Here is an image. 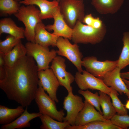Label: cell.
<instances>
[{
	"instance_id": "obj_23",
	"label": "cell",
	"mask_w": 129,
	"mask_h": 129,
	"mask_svg": "<svg viewBox=\"0 0 129 129\" xmlns=\"http://www.w3.org/2000/svg\"><path fill=\"white\" fill-rule=\"evenodd\" d=\"M98 93L103 116L106 119L110 120L116 113L111 102V98L104 92L99 91Z\"/></svg>"
},
{
	"instance_id": "obj_14",
	"label": "cell",
	"mask_w": 129,
	"mask_h": 129,
	"mask_svg": "<svg viewBox=\"0 0 129 129\" xmlns=\"http://www.w3.org/2000/svg\"><path fill=\"white\" fill-rule=\"evenodd\" d=\"M59 1L54 0H24L20 3L27 5H36L40 9V17L41 20L53 18L54 15L59 8Z\"/></svg>"
},
{
	"instance_id": "obj_9",
	"label": "cell",
	"mask_w": 129,
	"mask_h": 129,
	"mask_svg": "<svg viewBox=\"0 0 129 129\" xmlns=\"http://www.w3.org/2000/svg\"><path fill=\"white\" fill-rule=\"evenodd\" d=\"M75 81L80 89L86 90L88 89L97 90L105 92L109 95L111 91L104 83L102 79L94 76L86 71L83 70L82 73L78 71L75 73Z\"/></svg>"
},
{
	"instance_id": "obj_33",
	"label": "cell",
	"mask_w": 129,
	"mask_h": 129,
	"mask_svg": "<svg viewBox=\"0 0 129 129\" xmlns=\"http://www.w3.org/2000/svg\"><path fill=\"white\" fill-rule=\"evenodd\" d=\"M103 24L100 18L97 17L94 18L91 26L94 28L98 29L102 27Z\"/></svg>"
},
{
	"instance_id": "obj_24",
	"label": "cell",
	"mask_w": 129,
	"mask_h": 129,
	"mask_svg": "<svg viewBox=\"0 0 129 129\" xmlns=\"http://www.w3.org/2000/svg\"><path fill=\"white\" fill-rule=\"evenodd\" d=\"M65 129H121L119 127L113 124L110 120L108 121H96L82 126L70 125Z\"/></svg>"
},
{
	"instance_id": "obj_25",
	"label": "cell",
	"mask_w": 129,
	"mask_h": 129,
	"mask_svg": "<svg viewBox=\"0 0 129 129\" xmlns=\"http://www.w3.org/2000/svg\"><path fill=\"white\" fill-rule=\"evenodd\" d=\"M122 41L123 46L117 66L121 70L129 65V32L124 33Z\"/></svg>"
},
{
	"instance_id": "obj_17",
	"label": "cell",
	"mask_w": 129,
	"mask_h": 129,
	"mask_svg": "<svg viewBox=\"0 0 129 129\" xmlns=\"http://www.w3.org/2000/svg\"><path fill=\"white\" fill-rule=\"evenodd\" d=\"M45 26L42 22L36 25L35 29V43L45 47L56 46L59 37L48 32Z\"/></svg>"
},
{
	"instance_id": "obj_13",
	"label": "cell",
	"mask_w": 129,
	"mask_h": 129,
	"mask_svg": "<svg viewBox=\"0 0 129 129\" xmlns=\"http://www.w3.org/2000/svg\"><path fill=\"white\" fill-rule=\"evenodd\" d=\"M84 106L77 116L75 125L81 126L93 121L100 120L108 121L102 115L97 111L95 107L86 100L84 101Z\"/></svg>"
},
{
	"instance_id": "obj_32",
	"label": "cell",
	"mask_w": 129,
	"mask_h": 129,
	"mask_svg": "<svg viewBox=\"0 0 129 129\" xmlns=\"http://www.w3.org/2000/svg\"><path fill=\"white\" fill-rule=\"evenodd\" d=\"M94 18L91 14H89L85 16L83 22L87 25L91 26Z\"/></svg>"
},
{
	"instance_id": "obj_37",
	"label": "cell",
	"mask_w": 129,
	"mask_h": 129,
	"mask_svg": "<svg viewBox=\"0 0 129 129\" xmlns=\"http://www.w3.org/2000/svg\"><path fill=\"white\" fill-rule=\"evenodd\" d=\"M122 79L125 83L127 88L129 90V80L124 79Z\"/></svg>"
},
{
	"instance_id": "obj_35",
	"label": "cell",
	"mask_w": 129,
	"mask_h": 129,
	"mask_svg": "<svg viewBox=\"0 0 129 129\" xmlns=\"http://www.w3.org/2000/svg\"><path fill=\"white\" fill-rule=\"evenodd\" d=\"M4 67H0V81L3 80L5 77V70Z\"/></svg>"
},
{
	"instance_id": "obj_36",
	"label": "cell",
	"mask_w": 129,
	"mask_h": 129,
	"mask_svg": "<svg viewBox=\"0 0 129 129\" xmlns=\"http://www.w3.org/2000/svg\"><path fill=\"white\" fill-rule=\"evenodd\" d=\"M120 76L122 79L129 80V72L121 73Z\"/></svg>"
},
{
	"instance_id": "obj_7",
	"label": "cell",
	"mask_w": 129,
	"mask_h": 129,
	"mask_svg": "<svg viewBox=\"0 0 129 129\" xmlns=\"http://www.w3.org/2000/svg\"><path fill=\"white\" fill-rule=\"evenodd\" d=\"M56 46L59 49L57 50V54L66 57L74 65L78 71L82 73L83 71L82 65L83 56L77 44H72L68 39L59 37L57 39Z\"/></svg>"
},
{
	"instance_id": "obj_31",
	"label": "cell",
	"mask_w": 129,
	"mask_h": 129,
	"mask_svg": "<svg viewBox=\"0 0 129 129\" xmlns=\"http://www.w3.org/2000/svg\"><path fill=\"white\" fill-rule=\"evenodd\" d=\"M110 120L113 124L119 127L121 129H129V115L128 114H115Z\"/></svg>"
},
{
	"instance_id": "obj_28",
	"label": "cell",
	"mask_w": 129,
	"mask_h": 129,
	"mask_svg": "<svg viewBox=\"0 0 129 129\" xmlns=\"http://www.w3.org/2000/svg\"><path fill=\"white\" fill-rule=\"evenodd\" d=\"M78 92L84 97L85 100L93 106L102 115V112L100 109L99 97L98 92L93 93L88 90H83L81 89L78 91Z\"/></svg>"
},
{
	"instance_id": "obj_3",
	"label": "cell",
	"mask_w": 129,
	"mask_h": 129,
	"mask_svg": "<svg viewBox=\"0 0 129 129\" xmlns=\"http://www.w3.org/2000/svg\"><path fill=\"white\" fill-rule=\"evenodd\" d=\"M40 10L33 5L20 7L14 15L24 24V35L28 41L35 43V29L38 23L42 22L40 17Z\"/></svg>"
},
{
	"instance_id": "obj_15",
	"label": "cell",
	"mask_w": 129,
	"mask_h": 129,
	"mask_svg": "<svg viewBox=\"0 0 129 129\" xmlns=\"http://www.w3.org/2000/svg\"><path fill=\"white\" fill-rule=\"evenodd\" d=\"M121 70L117 66L107 73L102 80L107 86L114 89L121 95L124 93L129 98V90L121 76Z\"/></svg>"
},
{
	"instance_id": "obj_34",
	"label": "cell",
	"mask_w": 129,
	"mask_h": 129,
	"mask_svg": "<svg viewBox=\"0 0 129 129\" xmlns=\"http://www.w3.org/2000/svg\"><path fill=\"white\" fill-rule=\"evenodd\" d=\"M4 54L0 52V67H4L5 65L4 59Z\"/></svg>"
},
{
	"instance_id": "obj_20",
	"label": "cell",
	"mask_w": 129,
	"mask_h": 129,
	"mask_svg": "<svg viewBox=\"0 0 129 129\" xmlns=\"http://www.w3.org/2000/svg\"><path fill=\"white\" fill-rule=\"evenodd\" d=\"M23 27L17 26L10 18H4L0 20V35L6 33L21 39L25 37Z\"/></svg>"
},
{
	"instance_id": "obj_38",
	"label": "cell",
	"mask_w": 129,
	"mask_h": 129,
	"mask_svg": "<svg viewBox=\"0 0 129 129\" xmlns=\"http://www.w3.org/2000/svg\"><path fill=\"white\" fill-rule=\"evenodd\" d=\"M124 106L126 109L129 110V99L127 100Z\"/></svg>"
},
{
	"instance_id": "obj_39",
	"label": "cell",
	"mask_w": 129,
	"mask_h": 129,
	"mask_svg": "<svg viewBox=\"0 0 129 129\" xmlns=\"http://www.w3.org/2000/svg\"><path fill=\"white\" fill-rule=\"evenodd\" d=\"M15 0L16 1H20H20L21 0Z\"/></svg>"
},
{
	"instance_id": "obj_4",
	"label": "cell",
	"mask_w": 129,
	"mask_h": 129,
	"mask_svg": "<svg viewBox=\"0 0 129 129\" xmlns=\"http://www.w3.org/2000/svg\"><path fill=\"white\" fill-rule=\"evenodd\" d=\"M60 13L68 25L73 29L77 21L83 22L85 16L84 5L82 0H60Z\"/></svg>"
},
{
	"instance_id": "obj_2",
	"label": "cell",
	"mask_w": 129,
	"mask_h": 129,
	"mask_svg": "<svg viewBox=\"0 0 129 129\" xmlns=\"http://www.w3.org/2000/svg\"><path fill=\"white\" fill-rule=\"evenodd\" d=\"M82 22L77 21L72 29L71 40L75 43L95 44L102 41L107 31L104 24L101 28L97 29Z\"/></svg>"
},
{
	"instance_id": "obj_11",
	"label": "cell",
	"mask_w": 129,
	"mask_h": 129,
	"mask_svg": "<svg viewBox=\"0 0 129 129\" xmlns=\"http://www.w3.org/2000/svg\"><path fill=\"white\" fill-rule=\"evenodd\" d=\"M65 59L60 56H56L52 60L50 67L53 71L60 86L64 87L68 92L72 91L71 84L75 81V77L66 70Z\"/></svg>"
},
{
	"instance_id": "obj_27",
	"label": "cell",
	"mask_w": 129,
	"mask_h": 129,
	"mask_svg": "<svg viewBox=\"0 0 129 129\" xmlns=\"http://www.w3.org/2000/svg\"><path fill=\"white\" fill-rule=\"evenodd\" d=\"M15 0H0V11L1 14L14 15L18 11L20 6Z\"/></svg>"
},
{
	"instance_id": "obj_16",
	"label": "cell",
	"mask_w": 129,
	"mask_h": 129,
	"mask_svg": "<svg viewBox=\"0 0 129 129\" xmlns=\"http://www.w3.org/2000/svg\"><path fill=\"white\" fill-rule=\"evenodd\" d=\"M53 18L54 24L45 26L46 29L49 31L53 30L52 33L59 37L71 40L72 29L68 25L64 20L59 8L54 14Z\"/></svg>"
},
{
	"instance_id": "obj_5",
	"label": "cell",
	"mask_w": 129,
	"mask_h": 129,
	"mask_svg": "<svg viewBox=\"0 0 129 129\" xmlns=\"http://www.w3.org/2000/svg\"><path fill=\"white\" fill-rule=\"evenodd\" d=\"M25 46L26 55L34 58L38 71L49 68L50 63L56 56L57 50L52 49L50 51L48 47L30 42L26 43Z\"/></svg>"
},
{
	"instance_id": "obj_6",
	"label": "cell",
	"mask_w": 129,
	"mask_h": 129,
	"mask_svg": "<svg viewBox=\"0 0 129 129\" xmlns=\"http://www.w3.org/2000/svg\"><path fill=\"white\" fill-rule=\"evenodd\" d=\"M34 99L40 113L48 115L57 121L63 122L65 115L64 110H58L56 102L45 92L39 84Z\"/></svg>"
},
{
	"instance_id": "obj_21",
	"label": "cell",
	"mask_w": 129,
	"mask_h": 129,
	"mask_svg": "<svg viewBox=\"0 0 129 129\" xmlns=\"http://www.w3.org/2000/svg\"><path fill=\"white\" fill-rule=\"evenodd\" d=\"M21 105L15 108H10L0 105V124L5 125L9 124L19 117L25 110Z\"/></svg>"
},
{
	"instance_id": "obj_26",
	"label": "cell",
	"mask_w": 129,
	"mask_h": 129,
	"mask_svg": "<svg viewBox=\"0 0 129 129\" xmlns=\"http://www.w3.org/2000/svg\"><path fill=\"white\" fill-rule=\"evenodd\" d=\"M39 117L42 123L40 126L41 129H65L70 125L66 122L56 120L46 115L42 114Z\"/></svg>"
},
{
	"instance_id": "obj_30",
	"label": "cell",
	"mask_w": 129,
	"mask_h": 129,
	"mask_svg": "<svg viewBox=\"0 0 129 129\" xmlns=\"http://www.w3.org/2000/svg\"><path fill=\"white\" fill-rule=\"evenodd\" d=\"M21 39L9 35L6 39L0 41V52L6 54L10 52L20 41Z\"/></svg>"
},
{
	"instance_id": "obj_29",
	"label": "cell",
	"mask_w": 129,
	"mask_h": 129,
	"mask_svg": "<svg viewBox=\"0 0 129 129\" xmlns=\"http://www.w3.org/2000/svg\"><path fill=\"white\" fill-rule=\"evenodd\" d=\"M111 91L109 96L112 100V105L118 114L119 115L128 114V111L118 97V92L110 87Z\"/></svg>"
},
{
	"instance_id": "obj_8",
	"label": "cell",
	"mask_w": 129,
	"mask_h": 129,
	"mask_svg": "<svg viewBox=\"0 0 129 129\" xmlns=\"http://www.w3.org/2000/svg\"><path fill=\"white\" fill-rule=\"evenodd\" d=\"M118 62V60L100 61L95 57L88 56L82 59V65L85 68L87 71L96 77L102 79L107 73L117 66Z\"/></svg>"
},
{
	"instance_id": "obj_19",
	"label": "cell",
	"mask_w": 129,
	"mask_h": 129,
	"mask_svg": "<svg viewBox=\"0 0 129 129\" xmlns=\"http://www.w3.org/2000/svg\"><path fill=\"white\" fill-rule=\"evenodd\" d=\"M27 108L26 107L23 113L14 120L9 124L2 125L0 129H22L29 127L31 125L30 121L39 117L42 114L39 112L30 113L27 111Z\"/></svg>"
},
{
	"instance_id": "obj_18",
	"label": "cell",
	"mask_w": 129,
	"mask_h": 129,
	"mask_svg": "<svg viewBox=\"0 0 129 129\" xmlns=\"http://www.w3.org/2000/svg\"><path fill=\"white\" fill-rule=\"evenodd\" d=\"M124 1V0H91V4L100 14H113L120 9Z\"/></svg>"
},
{
	"instance_id": "obj_40",
	"label": "cell",
	"mask_w": 129,
	"mask_h": 129,
	"mask_svg": "<svg viewBox=\"0 0 129 129\" xmlns=\"http://www.w3.org/2000/svg\"><path fill=\"white\" fill-rule=\"evenodd\" d=\"M58 0V1H60V0Z\"/></svg>"
},
{
	"instance_id": "obj_22",
	"label": "cell",
	"mask_w": 129,
	"mask_h": 129,
	"mask_svg": "<svg viewBox=\"0 0 129 129\" xmlns=\"http://www.w3.org/2000/svg\"><path fill=\"white\" fill-rule=\"evenodd\" d=\"M26 54L25 46L21 40L11 50L4 54L5 65L8 67H12L19 59Z\"/></svg>"
},
{
	"instance_id": "obj_10",
	"label": "cell",
	"mask_w": 129,
	"mask_h": 129,
	"mask_svg": "<svg viewBox=\"0 0 129 129\" xmlns=\"http://www.w3.org/2000/svg\"><path fill=\"white\" fill-rule=\"evenodd\" d=\"M84 102L81 97L73 94L72 91L68 93L63 102V108L67 114L63 122L68 123L72 126L75 125L76 118L84 106Z\"/></svg>"
},
{
	"instance_id": "obj_12",
	"label": "cell",
	"mask_w": 129,
	"mask_h": 129,
	"mask_svg": "<svg viewBox=\"0 0 129 129\" xmlns=\"http://www.w3.org/2000/svg\"><path fill=\"white\" fill-rule=\"evenodd\" d=\"M38 84L46 91L49 96L56 102H59L57 93L60 85L51 68L38 71Z\"/></svg>"
},
{
	"instance_id": "obj_1",
	"label": "cell",
	"mask_w": 129,
	"mask_h": 129,
	"mask_svg": "<svg viewBox=\"0 0 129 129\" xmlns=\"http://www.w3.org/2000/svg\"><path fill=\"white\" fill-rule=\"evenodd\" d=\"M5 75L0 81V88L9 99L24 108L34 99L39 79L37 64L34 58L26 55L11 67L5 66Z\"/></svg>"
}]
</instances>
